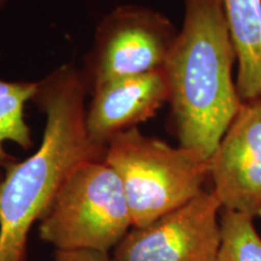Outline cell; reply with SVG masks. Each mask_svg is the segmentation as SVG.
<instances>
[{"label": "cell", "mask_w": 261, "mask_h": 261, "mask_svg": "<svg viewBox=\"0 0 261 261\" xmlns=\"http://www.w3.org/2000/svg\"><path fill=\"white\" fill-rule=\"evenodd\" d=\"M33 102L46 122L40 145L6 168L0 181V261H25L28 236L68 175L81 163L102 161L107 146L94 143L86 127L87 92L73 65L38 81Z\"/></svg>", "instance_id": "6da1fadb"}, {"label": "cell", "mask_w": 261, "mask_h": 261, "mask_svg": "<svg viewBox=\"0 0 261 261\" xmlns=\"http://www.w3.org/2000/svg\"><path fill=\"white\" fill-rule=\"evenodd\" d=\"M185 17L165 70L175 135L211 160L242 100L232 81L236 51L221 0H184Z\"/></svg>", "instance_id": "7a4b0ae2"}, {"label": "cell", "mask_w": 261, "mask_h": 261, "mask_svg": "<svg viewBox=\"0 0 261 261\" xmlns=\"http://www.w3.org/2000/svg\"><path fill=\"white\" fill-rule=\"evenodd\" d=\"M104 161L119 175L133 227L178 210L203 191L210 160L130 128L108 142Z\"/></svg>", "instance_id": "3957f363"}, {"label": "cell", "mask_w": 261, "mask_h": 261, "mask_svg": "<svg viewBox=\"0 0 261 261\" xmlns=\"http://www.w3.org/2000/svg\"><path fill=\"white\" fill-rule=\"evenodd\" d=\"M133 227L119 175L104 160L81 163L68 175L39 224L56 249L110 253Z\"/></svg>", "instance_id": "277c9868"}, {"label": "cell", "mask_w": 261, "mask_h": 261, "mask_svg": "<svg viewBox=\"0 0 261 261\" xmlns=\"http://www.w3.org/2000/svg\"><path fill=\"white\" fill-rule=\"evenodd\" d=\"M178 32L168 18L138 5H121L99 22L81 79L87 92L117 77L165 68Z\"/></svg>", "instance_id": "5b68a950"}, {"label": "cell", "mask_w": 261, "mask_h": 261, "mask_svg": "<svg viewBox=\"0 0 261 261\" xmlns=\"http://www.w3.org/2000/svg\"><path fill=\"white\" fill-rule=\"evenodd\" d=\"M213 191L203 190L178 210L132 227L114 248L113 261H217L221 243Z\"/></svg>", "instance_id": "8992f818"}, {"label": "cell", "mask_w": 261, "mask_h": 261, "mask_svg": "<svg viewBox=\"0 0 261 261\" xmlns=\"http://www.w3.org/2000/svg\"><path fill=\"white\" fill-rule=\"evenodd\" d=\"M223 210L261 218V98L243 102L210 160Z\"/></svg>", "instance_id": "52a82bcc"}, {"label": "cell", "mask_w": 261, "mask_h": 261, "mask_svg": "<svg viewBox=\"0 0 261 261\" xmlns=\"http://www.w3.org/2000/svg\"><path fill=\"white\" fill-rule=\"evenodd\" d=\"M86 113L91 139L107 146L119 133L145 122L169 102L165 68L135 76L117 77L98 86Z\"/></svg>", "instance_id": "ba28073f"}, {"label": "cell", "mask_w": 261, "mask_h": 261, "mask_svg": "<svg viewBox=\"0 0 261 261\" xmlns=\"http://www.w3.org/2000/svg\"><path fill=\"white\" fill-rule=\"evenodd\" d=\"M238 61L241 100L261 98V0H221Z\"/></svg>", "instance_id": "9c48e42d"}, {"label": "cell", "mask_w": 261, "mask_h": 261, "mask_svg": "<svg viewBox=\"0 0 261 261\" xmlns=\"http://www.w3.org/2000/svg\"><path fill=\"white\" fill-rule=\"evenodd\" d=\"M38 91V81H8L0 79V181L6 168L17 161L5 149L11 142L19 148L29 150L33 146L32 129L25 120L24 109Z\"/></svg>", "instance_id": "30bf717a"}, {"label": "cell", "mask_w": 261, "mask_h": 261, "mask_svg": "<svg viewBox=\"0 0 261 261\" xmlns=\"http://www.w3.org/2000/svg\"><path fill=\"white\" fill-rule=\"evenodd\" d=\"M253 219L240 212L221 210V243L217 261H261V237Z\"/></svg>", "instance_id": "8fae6325"}, {"label": "cell", "mask_w": 261, "mask_h": 261, "mask_svg": "<svg viewBox=\"0 0 261 261\" xmlns=\"http://www.w3.org/2000/svg\"><path fill=\"white\" fill-rule=\"evenodd\" d=\"M54 261H113L110 253L94 249H56Z\"/></svg>", "instance_id": "7c38bea8"}, {"label": "cell", "mask_w": 261, "mask_h": 261, "mask_svg": "<svg viewBox=\"0 0 261 261\" xmlns=\"http://www.w3.org/2000/svg\"><path fill=\"white\" fill-rule=\"evenodd\" d=\"M6 2H8V0H0V11H2V10L5 8Z\"/></svg>", "instance_id": "4fadbf2b"}]
</instances>
